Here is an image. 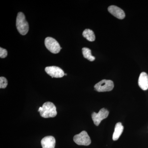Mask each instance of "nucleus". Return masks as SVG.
<instances>
[{"mask_svg": "<svg viewBox=\"0 0 148 148\" xmlns=\"http://www.w3.org/2000/svg\"><path fill=\"white\" fill-rule=\"evenodd\" d=\"M16 27L21 35H26L29 30V25L26 20L25 15L21 12H18L16 19Z\"/></svg>", "mask_w": 148, "mask_h": 148, "instance_id": "obj_1", "label": "nucleus"}, {"mask_svg": "<svg viewBox=\"0 0 148 148\" xmlns=\"http://www.w3.org/2000/svg\"><path fill=\"white\" fill-rule=\"evenodd\" d=\"M42 110L40 112V115L45 118H53L57 115L56 108L53 103L47 102L43 104Z\"/></svg>", "mask_w": 148, "mask_h": 148, "instance_id": "obj_2", "label": "nucleus"}, {"mask_svg": "<svg viewBox=\"0 0 148 148\" xmlns=\"http://www.w3.org/2000/svg\"><path fill=\"white\" fill-rule=\"evenodd\" d=\"M114 87V83L110 80H102L94 86L95 90L99 92L111 91Z\"/></svg>", "mask_w": 148, "mask_h": 148, "instance_id": "obj_3", "label": "nucleus"}, {"mask_svg": "<svg viewBox=\"0 0 148 148\" xmlns=\"http://www.w3.org/2000/svg\"><path fill=\"white\" fill-rule=\"evenodd\" d=\"M46 47L51 52L58 53L60 52L61 47L58 42L51 37H47L45 40Z\"/></svg>", "mask_w": 148, "mask_h": 148, "instance_id": "obj_4", "label": "nucleus"}, {"mask_svg": "<svg viewBox=\"0 0 148 148\" xmlns=\"http://www.w3.org/2000/svg\"><path fill=\"white\" fill-rule=\"evenodd\" d=\"M73 140L79 145L88 146L91 143L90 137L85 131H83L79 134L75 135Z\"/></svg>", "mask_w": 148, "mask_h": 148, "instance_id": "obj_5", "label": "nucleus"}, {"mask_svg": "<svg viewBox=\"0 0 148 148\" xmlns=\"http://www.w3.org/2000/svg\"><path fill=\"white\" fill-rule=\"evenodd\" d=\"M109 114V111L107 109L104 108L101 109L98 113L95 112L92 113L91 116L92 121L95 125L96 126L99 125L103 119L108 117Z\"/></svg>", "mask_w": 148, "mask_h": 148, "instance_id": "obj_6", "label": "nucleus"}, {"mask_svg": "<svg viewBox=\"0 0 148 148\" xmlns=\"http://www.w3.org/2000/svg\"><path fill=\"white\" fill-rule=\"evenodd\" d=\"M45 72L52 78H61L65 75L64 71L59 67L55 66L46 67Z\"/></svg>", "mask_w": 148, "mask_h": 148, "instance_id": "obj_7", "label": "nucleus"}, {"mask_svg": "<svg viewBox=\"0 0 148 148\" xmlns=\"http://www.w3.org/2000/svg\"><path fill=\"white\" fill-rule=\"evenodd\" d=\"M108 10L111 14L119 19H123L125 17L124 11L116 6H110L108 8Z\"/></svg>", "mask_w": 148, "mask_h": 148, "instance_id": "obj_8", "label": "nucleus"}, {"mask_svg": "<svg viewBox=\"0 0 148 148\" xmlns=\"http://www.w3.org/2000/svg\"><path fill=\"white\" fill-rule=\"evenodd\" d=\"M41 143L42 148H54L56 140L53 136H46L42 140Z\"/></svg>", "mask_w": 148, "mask_h": 148, "instance_id": "obj_9", "label": "nucleus"}, {"mask_svg": "<svg viewBox=\"0 0 148 148\" xmlns=\"http://www.w3.org/2000/svg\"><path fill=\"white\" fill-rule=\"evenodd\" d=\"M138 85L141 89L146 90L148 89V75L147 73L143 72L140 74L138 79Z\"/></svg>", "mask_w": 148, "mask_h": 148, "instance_id": "obj_10", "label": "nucleus"}, {"mask_svg": "<svg viewBox=\"0 0 148 148\" xmlns=\"http://www.w3.org/2000/svg\"><path fill=\"white\" fill-rule=\"evenodd\" d=\"M124 127L123 126L121 123H117L115 127L113 135V140L116 141L118 140L122 133L123 132Z\"/></svg>", "mask_w": 148, "mask_h": 148, "instance_id": "obj_11", "label": "nucleus"}, {"mask_svg": "<svg viewBox=\"0 0 148 148\" xmlns=\"http://www.w3.org/2000/svg\"><path fill=\"white\" fill-rule=\"evenodd\" d=\"M82 35L84 37L89 41L93 42L95 40V37L94 32L90 29H85L83 32Z\"/></svg>", "mask_w": 148, "mask_h": 148, "instance_id": "obj_12", "label": "nucleus"}, {"mask_svg": "<svg viewBox=\"0 0 148 148\" xmlns=\"http://www.w3.org/2000/svg\"><path fill=\"white\" fill-rule=\"evenodd\" d=\"M82 51L83 55L85 58L90 61H93L95 60V57L91 54V50L88 48H83Z\"/></svg>", "mask_w": 148, "mask_h": 148, "instance_id": "obj_13", "label": "nucleus"}, {"mask_svg": "<svg viewBox=\"0 0 148 148\" xmlns=\"http://www.w3.org/2000/svg\"><path fill=\"white\" fill-rule=\"evenodd\" d=\"M8 84L7 79L4 77H0V88H5Z\"/></svg>", "mask_w": 148, "mask_h": 148, "instance_id": "obj_14", "label": "nucleus"}, {"mask_svg": "<svg viewBox=\"0 0 148 148\" xmlns=\"http://www.w3.org/2000/svg\"><path fill=\"white\" fill-rule=\"evenodd\" d=\"M8 51L6 49L3 48H0V57L1 58H5L7 56Z\"/></svg>", "mask_w": 148, "mask_h": 148, "instance_id": "obj_15", "label": "nucleus"}, {"mask_svg": "<svg viewBox=\"0 0 148 148\" xmlns=\"http://www.w3.org/2000/svg\"><path fill=\"white\" fill-rule=\"evenodd\" d=\"M65 76L67 75V74H65Z\"/></svg>", "mask_w": 148, "mask_h": 148, "instance_id": "obj_16", "label": "nucleus"}]
</instances>
